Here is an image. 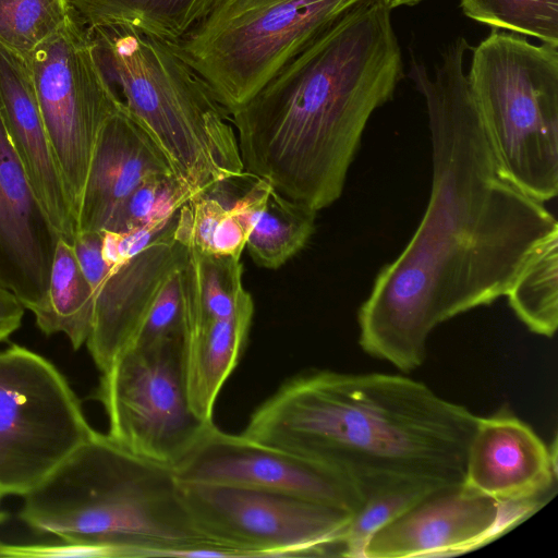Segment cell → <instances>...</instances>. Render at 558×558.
Segmentation results:
<instances>
[{
  "instance_id": "6da1fadb",
  "label": "cell",
  "mask_w": 558,
  "mask_h": 558,
  "mask_svg": "<svg viewBox=\"0 0 558 558\" xmlns=\"http://www.w3.org/2000/svg\"><path fill=\"white\" fill-rule=\"evenodd\" d=\"M469 50L458 37L433 76L412 58L409 76L428 114L429 201L357 313L361 348L404 373L425 361L434 328L506 295L533 251L558 231L544 203L519 189L494 154L464 72Z\"/></svg>"
},
{
  "instance_id": "7a4b0ae2",
  "label": "cell",
  "mask_w": 558,
  "mask_h": 558,
  "mask_svg": "<svg viewBox=\"0 0 558 558\" xmlns=\"http://www.w3.org/2000/svg\"><path fill=\"white\" fill-rule=\"evenodd\" d=\"M390 13L360 3L230 112L246 172L316 213L341 196L369 118L404 76Z\"/></svg>"
},
{
  "instance_id": "3957f363",
  "label": "cell",
  "mask_w": 558,
  "mask_h": 558,
  "mask_svg": "<svg viewBox=\"0 0 558 558\" xmlns=\"http://www.w3.org/2000/svg\"><path fill=\"white\" fill-rule=\"evenodd\" d=\"M477 420L407 376L324 369L281 385L242 434L327 466L363 493L396 481L462 484Z\"/></svg>"
},
{
  "instance_id": "277c9868",
  "label": "cell",
  "mask_w": 558,
  "mask_h": 558,
  "mask_svg": "<svg viewBox=\"0 0 558 558\" xmlns=\"http://www.w3.org/2000/svg\"><path fill=\"white\" fill-rule=\"evenodd\" d=\"M20 519L104 557H227L205 539L171 466L140 458L97 430L23 496Z\"/></svg>"
},
{
  "instance_id": "5b68a950",
  "label": "cell",
  "mask_w": 558,
  "mask_h": 558,
  "mask_svg": "<svg viewBox=\"0 0 558 558\" xmlns=\"http://www.w3.org/2000/svg\"><path fill=\"white\" fill-rule=\"evenodd\" d=\"M87 28L102 71L179 179L204 193L244 173L229 111L170 41L122 24Z\"/></svg>"
},
{
  "instance_id": "8992f818",
  "label": "cell",
  "mask_w": 558,
  "mask_h": 558,
  "mask_svg": "<svg viewBox=\"0 0 558 558\" xmlns=\"http://www.w3.org/2000/svg\"><path fill=\"white\" fill-rule=\"evenodd\" d=\"M470 90L507 177L545 203L558 193V46L492 29L472 48Z\"/></svg>"
},
{
  "instance_id": "52a82bcc",
  "label": "cell",
  "mask_w": 558,
  "mask_h": 558,
  "mask_svg": "<svg viewBox=\"0 0 558 558\" xmlns=\"http://www.w3.org/2000/svg\"><path fill=\"white\" fill-rule=\"evenodd\" d=\"M366 0H222L170 43L229 113L291 59Z\"/></svg>"
},
{
  "instance_id": "ba28073f",
  "label": "cell",
  "mask_w": 558,
  "mask_h": 558,
  "mask_svg": "<svg viewBox=\"0 0 558 558\" xmlns=\"http://www.w3.org/2000/svg\"><path fill=\"white\" fill-rule=\"evenodd\" d=\"M94 432L49 360L19 344L0 351V497H23Z\"/></svg>"
},
{
  "instance_id": "9c48e42d",
  "label": "cell",
  "mask_w": 558,
  "mask_h": 558,
  "mask_svg": "<svg viewBox=\"0 0 558 558\" xmlns=\"http://www.w3.org/2000/svg\"><path fill=\"white\" fill-rule=\"evenodd\" d=\"M184 340L129 344L101 372L94 398L108 417V436L129 452L173 466L213 422L192 409Z\"/></svg>"
},
{
  "instance_id": "30bf717a",
  "label": "cell",
  "mask_w": 558,
  "mask_h": 558,
  "mask_svg": "<svg viewBox=\"0 0 558 558\" xmlns=\"http://www.w3.org/2000/svg\"><path fill=\"white\" fill-rule=\"evenodd\" d=\"M45 129L76 214L99 133L124 102L73 11L28 57Z\"/></svg>"
},
{
  "instance_id": "8fae6325",
  "label": "cell",
  "mask_w": 558,
  "mask_h": 558,
  "mask_svg": "<svg viewBox=\"0 0 558 558\" xmlns=\"http://www.w3.org/2000/svg\"><path fill=\"white\" fill-rule=\"evenodd\" d=\"M178 487L197 532L236 557L341 556L352 517L344 510L253 488L180 481Z\"/></svg>"
},
{
  "instance_id": "7c38bea8",
  "label": "cell",
  "mask_w": 558,
  "mask_h": 558,
  "mask_svg": "<svg viewBox=\"0 0 558 558\" xmlns=\"http://www.w3.org/2000/svg\"><path fill=\"white\" fill-rule=\"evenodd\" d=\"M180 482L268 490L353 514L363 495L355 483L317 462L234 435L211 423L172 466Z\"/></svg>"
},
{
  "instance_id": "4fadbf2b",
  "label": "cell",
  "mask_w": 558,
  "mask_h": 558,
  "mask_svg": "<svg viewBox=\"0 0 558 558\" xmlns=\"http://www.w3.org/2000/svg\"><path fill=\"white\" fill-rule=\"evenodd\" d=\"M544 501H500L462 484L440 488L377 531L364 558L450 557L478 549L542 508Z\"/></svg>"
},
{
  "instance_id": "5bb4252c",
  "label": "cell",
  "mask_w": 558,
  "mask_h": 558,
  "mask_svg": "<svg viewBox=\"0 0 558 558\" xmlns=\"http://www.w3.org/2000/svg\"><path fill=\"white\" fill-rule=\"evenodd\" d=\"M184 367L190 403L213 422L217 397L246 345L254 301L243 282L204 277L185 284Z\"/></svg>"
},
{
  "instance_id": "9a60e30c",
  "label": "cell",
  "mask_w": 558,
  "mask_h": 558,
  "mask_svg": "<svg viewBox=\"0 0 558 558\" xmlns=\"http://www.w3.org/2000/svg\"><path fill=\"white\" fill-rule=\"evenodd\" d=\"M61 235L35 196L0 112V286L37 312Z\"/></svg>"
},
{
  "instance_id": "2e32d148",
  "label": "cell",
  "mask_w": 558,
  "mask_h": 558,
  "mask_svg": "<svg viewBox=\"0 0 558 558\" xmlns=\"http://www.w3.org/2000/svg\"><path fill=\"white\" fill-rule=\"evenodd\" d=\"M557 480L553 449L507 409L478 416L470 440L463 485L500 501H544Z\"/></svg>"
},
{
  "instance_id": "e0dca14e",
  "label": "cell",
  "mask_w": 558,
  "mask_h": 558,
  "mask_svg": "<svg viewBox=\"0 0 558 558\" xmlns=\"http://www.w3.org/2000/svg\"><path fill=\"white\" fill-rule=\"evenodd\" d=\"M175 219L140 253L106 263L93 288V324L85 344L100 372L130 343L166 277L186 262L187 248L174 239Z\"/></svg>"
},
{
  "instance_id": "ac0fdd59",
  "label": "cell",
  "mask_w": 558,
  "mask_h": 558,
  "mask_svg": "<svg viewBox=\"0 0 558 558\" xmlns=\"http://www.w3.org/2000/svg\"><path fill=\"white\" fill-rule=\"evenodd\" d=\"M0 112L35 196L54 229L73 244L76 220L45 129L29 64L2 44Z\"/></svg>"
},
{
  "instance_id": "d6986e66",
  "label": "cell",
  "mask_w": 558,
  "mask_h": 558,
  "mask_svg": "<svg viewBox=\"0 0 558 558\" xmlns=\"http://www.w3.org/2000/svg\"><path fill=\"white\" fill-rule=\"evenodd\" d=\"M172 173L162 149L124 105L97 138L76 214V233L102 231L142 182Z\"/></svg>"
},
{
  "instance_id": "ffe728a7",
  "label": "cell",
  "mask_w": 558,
  "mask_h": 558,
  "mask_svg": "<svg viewBox=\"0 0 558 558\" xmlns=\"http://www.w3.org/2000/svg\"><path fill=\"white\" fill-rule=\"evenodd\" d=\"M229 205L246 231L245 248L251 258L266 269L283 266L306 246L315 231L316 211L253 174Z\"/></svg>"
},
{
  "instance_id": "44dd1931",
  "label": "cell",
  "mask_w": 558,
  "mask_h": 558,
  "mask_svg": "<svg viewBox=\"0 0 558 558\" xmlns=\"http://www.w3.org/2000/svg\"><path fill=\"white\" fill-rule=\"evenodd\" d=\"M222 0H69L87 27L122 24L175 43Z\"/></svg>"
},
{
  "instance_id": "7402d4cb",
  "label": "cell",
  "mask_w": 558,
  "mask_h": 558,
  "mask_svg": "<svg viewBox=\"0 0 558 558\" xmlns=\"http://www.w3.org/2000/svg\"><path fill=\"white\" fill-rule=\"evenodd\" d=\"M94 293L76 258L73 244L59 239L41 307L34 313L36 325L47 336L64 333L72 348L86 343L93 324Z\"/></svg>"
},
{
  "instance_id": "603a6c76",
  "label": "cell",
  "mask_w": 558,
  "mask_h": 558,
  "mask_svg": "<svg viewBox=\"0 0 558 558\" xmlns=\"http://www.w3.org/2000/svg\"><path fill=\"white\" fill-rule=\"evenodd\" d=\"M558 231L526 259L506 295L517 317L534 333L553 337L558 326Z\"/></svg>"
},
{
  "instance_id": "cb8c5ba5",
  "label": "cell",
  "mask_w": 558,
  "mask_h": 558,
  "mask_svg": "<svg viewBox=\"0 0 558 558\" xmlns=\"http://www.w3.org/2000/svg\"><path fill=\"white\" fill-rule=\"evenodd\" d=\"M246 231L215 187L196 195L178 211L174 239L186 248L241 257Z\"/></svg>"
},
{
  "instance_id": "d4e9b609",
  "label": "cell",
  "mask_w": 558,
  "mask_h": 558,
  "mask_svg": "<svg viewBox=\"0 0 558 558\" xmlns=\"http://www.w3.org/2000/svg\"><path fill=\"white\" fill-rule=\"evenodd\" d=\"M448 487L421 481H396L363 490L343 539L341 557L364 558L369 538L434 492Z\"/></svg>"
},
{
  "instance_id": "484cf974",
  "label": "cell",
  "mask_w": 558,
  "mask_h": 558,
  "mask_svg": "<svg viewBox=\"0 0 558 558\" xmlns=\"http://www.w3.org/2000/svg\"><path fill=\"white\" fill-rule=\"evenodd\" d=\"M469 19L558 46V0H459Z\"/></svg>"
},
{
  "instance_id": "4316f807",
  "label": "cell",
  "mask_w": 558,
  "mask_h": 558,
  "mask_svg": "<svg viewBox=\"0 0 558 558\" xmlns=\"http://www.w3.org/2000/svg\"><path fill=\"white\" fill-rule=\"evenodd\" d=\"M198 194L173 173L153 175L125 198L102 231L128 232L168 222Z\"/></svg>"
},
{
  "instance_id": "83f0119b",
  "label": "cell",
  "mask_w": 558,
  "mask_h": 558,
  "mask_svg": "<svg viewBox=\"0 0 558 558\" xmlns=\"http://www.w3.org/2000/svg\"><path fill=\"white\" fill-rule=\"evenodd\" d=\"M72 12L69 0H0V44L27 59Z\"/></svg>"
},
{
  "instance_id": "f1b7e54d",
  "label": "cell",
  "mask_w": 558,
  "mask_h": 558,
  "mask_svg": "<svg viewBox=\"0 0 558 558\" xmlns=\"http://www.w3.org/2000/svg\"><path fill=\"white\" fill-rule=\"evenodd\" d=\"M185 263L175 267L162 281L129 344L184 340L186 329Z\"/></svg>"
},
{
  "instance_id": "f546056e",
  "label": "cell",
  "mask_w": 558,
  "mask_h": 558,
  "mask_svg": "<svg viewBox=\"0 0 558 558\" xmlns=\"http://www.w3.org/2000/svg\"><path fill=\"white\" fill-rule=\"evenodd\" d=\"M24 311L25 307L17 296L0 286V342L20 328Z\"/></svg>"
},
{
  "instance_id": "4dcf8cb0",
  "label": "cell",
  "mask_w": 558,
  "mask_h": 558,
  "mask_svg": "<svg viewBox=\"0 0 558 558\" xmlns=\"http://www.w3.org/2000/svg\"><path fill=\"white\" fill-rule=\"evenodd\" d=\"M424 0H384L385 4L390 9H396L402 5H415Z\"/></svg>"
},
{
  "instance_id": "1f68e13d",
  "label": "cell",
  "mask_w": 558,
  "mask_h": 558,
  "mask_svg": "<svg viewBox=\"0 0 558 558\" xmlns=\"http://www.w3.org/2000/svg\"><path fill=\"white\" fill-rule=\"evenodd\" d=\"M1 499V497H0ZM4 514L0 511V521L3 519Z\"/></svg>"
}]
</instances>
